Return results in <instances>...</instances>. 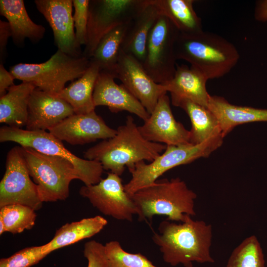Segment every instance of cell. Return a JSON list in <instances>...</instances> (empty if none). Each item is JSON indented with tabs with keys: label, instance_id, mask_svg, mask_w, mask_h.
<instances>
[{
	"label": "cell",
	"instance_id": "31",
	"mask_svg": "<svg viewBox=\"0 0 267 267\" xmlns=\"http://www.w3.org/2000/svg\"><path fill=\"white\" fill-rule=\"evenodd\" d=\"M105 248L109 267H159L140 253L125 251L118 241L106 243Z\"/></svg>",
	"mask_w": 267,
	"mask_h": 267
},
{
	"label": "cell",
	"instance_id": "24",
	"mask_svg": "<svg viewBox=\"0 0 267 267\" xmlns=\"http://www.w3.org/2000/svg\"><path fill=\"white\" fill-rule=\"evenodd\" d=\"M108 223L100 216L84 218L67 223L56 230L53 238L43 245V252L47 255L52 252L98 233Z\"/></svg>",
	"mask_w": 267,
	"mask_h": 267
},
{
	"label": "cell",
	"instance_id": "26",
	"mask_svg": "<svg viewBox=\"0 0 267 267\" xmlns=\"http://www.w3.org/2000/svg\"><path fill=\"white\" fill-rule=\"evenodd\" d=\"M90 62L89 67L80 78L56 94L68 102L76 114L88 113L95 107L93 93L100 71L97 65Z\"/></svg>",
	"mask_w": 267,
	"mask_h": 267
},
{
	"label": "cell",
	"instance_id": "14",
	"mask_svg": "<svg viewBox=\"0 0 267 267\" xmlns=\"http://www.w3.org/2000/svg\"><path fill=\"white\" fill-rule=\"evenodd\" d=\"M138 128L143 137L151 142L166 145L190 144V131L176 120L167 94L159 98L148 119Z\"/></svg>",
	"mask_w": 267,
	"mask_h": 267
},
{
	"label": "cell",
	"instance_id": "4",
	"mask_svg": "<svg viewBox=\"0 0 267 267\" xmlns=\"http://www.w3.org/2000/svg\"><path fill=\"white\" fill-rule=\"evenodd\" d=\"M138 211V220L150 222L155 215L172 222H183L196 215L197 195L178 177L163 178L143 187L131 196Z\"/></svg>",
	"mask_w": 267,
	"mask_h": 267
},
{
	"label": "cell",
	"instance_id": "11",
	"mask_svg": "<svg viewBox=\"0 0 267 267\" xmlns=\"http://www.w3.org/2000/svg\"><path fill=\"white\" fill-rule=\"evenodd\" d=\"M21 146H15L7 153L5 171L0 182V208L18 204L35 211L43 205L37 184L30 178Z\"/></svg>",
	"mask_w": 267,
	"mask_h": 267
},
{
	"label": "cell",
	"instance_id": "37",
	"mask_svg": "<svg viewBox=\"0 0 267 267\" xmlns=\"http://www.w3.org/2000/svg\"><path fill=\"white\" fill-rule=\"evenodd\" d=\"M254 17L258 21L267 23V0H261L256 2Z\"/></svg>",
	"mask_w": 267,
	"mask_h": 267
},
{
	"label": "cell",
	"instance_id": "9",
	"mask_svg": "<svg viewBox=\"0 0 267 267\" xmlns=\"http://www.w3.org/2000/svg\"><path fill=\"white\" fill-rule=\"evenodd\" d=\"M179 34L171 20L162 14L150 32L142 66L158 84L167 83L175 75L177 60L175 45Z\"/></svg>",
	"mask_w": 267,
	"mask_h": 267
},
{
	"label": "cell",
	"instance_id": "18",
	"mask_svg": "<svg viewBox=\"0 0 267 267\" xmlns=\"http://www.w3.org/2000/svg\"><path fill=\"white\" fill-rule=\"evenodd\" d=\"M111 74L100 71L93 93L94 106H106L113 113L127 111L144 122L150 114L139 101L123 85L117 84Z\"/></svg>",
	"mask_w": 267,
	"mask_h": 267
},
{
	"label": "cell",
	"instance_id": "36",
	"mask_svg": "<svg viewBox=\"0 0 267 267\" xmlns=\"http://www.w3.org/2000/svg\"><path fill=\"white\" fill-rule=\"evenodd\" d=\"M14 78L7 71L2 63L0 65V96L5 94L7 89L14 85Z\"/></svg>",
	"mask_w": 267,
	"mask_h": 267
},
{
	"label": "cell",
	"instance_id": "28",
	"mask_svg": "<svg viewBox=\"0 0 267 267\" xmlns=\"http://www.w3.org/2000/svg\"><path fill=\"white\" fill-rule=\"evenodd\" d=\"M129 23L119 25L110 31L98 44L90 61L97 65L100 71L112 75Z\"/></svg>",
	"mask_w": 267,
	"mask_h": 267
},
{
	"label": "cell",
	"instance_id": "7",
	"mask_svg": "<svg viewBox=\"0 0 267 267\" xmlns=\"http://www.w3.org/2000/svg\"><path fill=\"white\" fill-rule=\"evenodd\" d=\"M21 149L42 202L66 200L69 196L70 182L79 179L73 164L63 158L45 154L30 147L21 146Z\"/></svg>",
	"mask_w": 267,
	"mask_h": 267
},
{
	"label": "cell",
	"instance_id": "30",
	"mask_svg": "<svg viewBox=\"0 0 267 267\" xmlns=\"http://www.w3.org/2000/svg\"><path fill=\"white\" fill-rule=\"evenodd\" d=\"M37 215L32 208L21 204L8 205L0 208V219L5 232L20 233L33 228Z\"/></svg>",
	"mask_w": 267,
	"mask_h": 267
},
{
	"label": "cell",
	"instance_id": "22",
	"mask_svg": "<svg viewBox=\"0 0 267 267\" xmlns=\"http://www.w3.org/2000/svg\"><path fill=\"white\" fill-rule=\"evenodd\" d=\"M0 13L8 20L13 42L17 45H22L26 38L37 43L43 38L45 28L31 20L23 0H0Z\"/></svg>",
	"mask_w": 267,
	"mask_h": 267
},
{
	"label": "cell",
	"instance_id": "10",
	"mask_svg": "<svg viewBox=\"0 0 267 267\" xmlns=\"http://www.w3.org/2000/svg\"><path fill=\"white\" fill-rule=\"evenodd\" d=\"M144 0H89L87 43L83 55L89 59L102 38L117 26L129 23Z\"/></svg>",
	"mask_w": 267,
	"mask_h": 267
},
{
	"label": "cell",
	"instance_id": "5",
	"mask_svg": "<svg viewBox=\"0 0 267 267\" xmlns=\"http://www.w3.org/2000/svg\"><path fill=\"white\" fill-rule=\"evenodd\" d=\"M90 59L73 56L57 49L51 57L39 64L19 63L11 66L9 72L14 79L32 83L44 91L57 94L66 83L80 78L90 65Z\"/></svg>",
	"mask_w": 267,
	"mask_h": 267
},
{
	"label": "cell",
	"instance_id": "34",
	"mask_svg": "<svg viewBox=\"0 0 267 267\" xmlns=\"http://www.w3.org/2000/svg\"><path fill=\"white\" fill-rule=\"evenodd\" d=\"M84 254L88 260V267H109L105 245L94 240L87 242Z\"/></svg>",
	"mask_w": 267,
	"mask_h": 267
},
{
	"label": "cell",
	"instance_id": "15",
	"mask_svg": "<svg viewBox=\"0 0 267 267\" xmlns=\"http://www.w3.org/2000/svg\"><path fill=\"white\" fill-rule=\"evenodd\" d=\"M36 6L51 27L58 49L73 56H81L72 16V0H36Z\"/></svg>",
	"mask_w": 267,
	"mask_h": 267
},
{
	"label": "cell",
	"instance_id": "38",
	"mask_svg": "<svg viewBox=\"0 0 267 267\" xmlns=\"http://www.w3.org/2000/svg\"><path fill=\"white\" fill-rule=\"evenodd\" d=\"M4 232L5 230L4 223L0 219V235L2 234Z\"/></svg>",
	"mask_w": 267,
	"mask_h": 267
},
{
	"label": "cell",
	"instance_id": "20",
	"mask_svg": "<svg viewBox=\"0 0 267 267\" xmlns=\"http://www.w3.org/2000/svg\"><path fill=\"white\" fill-rule=\"evenodd\" d=\"M207 81L198 71L181 64L176 66L173 78L163 85L171 94L172 104L182 99H187L208 107L211 95L207 90Z\"/></svg>",
	"mask_w": 267,
	"mask_h": 267
},
{
	"label": "cell",
	"instance_id": "21",
	"mask_svg": "<svg viewBox=\"0 0 267 267\" xmlns=\"http://www.w3.org/2000/svg\"><path fill=\"white\" fill-rule=\"evenodd\" d=\"M208 108L218 120L223 138L239 125L267 122V109L234 105L222 96L211 95Z\"/></svg>",
	"mask_w": 267,
	"mask_h": 267
},
{
	"label": "cell",
	"instance_id": "8",
	"mask_svg": "<svg viewBox=\"0 0 267 267\" xmlns=\"http://www.w3.org/2000/svg\"><path fill=\"white\" fill-rule=\"evenodd\" d=\"M0 141L14 142L22 147H30L42 153L68 160L77 171L79 179L85 185L95 184L102 179L104 169L100 163L76 156L64 146L62 141L49 132L3 126L0 129Z\"/></svg>",
	"mask_w": 267,
	"mask_h": 267
},
{
	"label": "cell",
	"instance_id": "33",
	"mask_svg": "<svg viewBox=\"0 0 267 267\" xmlns=\"http://www.w3.org/2000/svg\"><path fill=\"white\" fill-rule=\"evenodd\" d=\"M89 0H73L75 8L73 15L76 37L78 44L85 45L87 43V26L89 16Z\"/></svg>",
	"mask_w": 267,
	"mask_h": 267
},
{
	"label": "cell",
	"instance_id": "1",
	"mask_svg": "<svg viewBox=\"0 0 267 267\" xmlns=\"http://www.w3.org/2000/svg\"><path fill=\"white\" fill-rule=\"evenodd\" d=\"M152 236L159 247L164 261L172 266L182 264L193 267V263H213L211 255L212 227L202 220L187 216L184 222L176 223L167 219L158 226Z\"/></svg>",
	"mask_w": 267,
	"mask_h": 267
},
{
	"label": "cell",
	"instance_id": "16",
	"mask_svg": "<svg viewBox=\"0 0 267 267\" xmlns=\"http://www.w3.org/2000/svg\"><path fill=\"white\" fill-rule=\"evenodd\" d=\"M48 131L60 140L72 145L107 139L117 133V130L107 126L94 110L84 114H74Z\"/></svg>",
	"mask_w": 267,
	"mask_h": 267
},
{
	"label": "cell",
	"instance_id": "13",
	"mask_svg": "<svg viewBox=\"0 0 267 267\" xmlns=\"http://www.w3.org/2000/svg\"><path fill=\"white\" fill-rule=\"evenodd\" d=\"M112 75L121 81L149 114L159 98L168 92L166 87L156 83L139 61L122 49Z\"/></svg>",
	"mask_w": 267,
	"mask_h": 267
},
{
	"label": "cell",
	"instance_id": "35",
	"mask_svg": "<svg viewBox=\"0 0 267 267\" xmlns=\"http://www.w3.org/2000/svg\"><path fill=\"white\" fill-rule=\"evenodd\" d=\"M12 33L8 22L0 21V61L3 58L6 49L7 41Z\"/></svg>",
	"mask_w": 267,
	"mask_h": 267
},
{
	"label": "cell",
	"instance_id": "2",
	"mask_svg": "<svg viewBox=\"0 0 267 267\" xmlns=\"http://www.w3.org/2000/svg\"><path fill=\"white\" fill-rule=\"evenodd\" d=\"M167 145L148 141L140 134L132 116L117 129L116 135L103 140L84 153L85 159L101 163L104 170L121 176L125 167L129 169L142 161H153Z\"/></svg>",
	"mask_w": 267,
	"mask_h": 267
},
{
	"label": "cell",
	"instance_id": "19",
	"mask_svg": "<svg viewBox=\"0 0 267 267\" xmlns=\"http://www.w3.org/2000/svg\"><path fill=\"white\" fill-rule=\"evenodd\" d=\"M160 15L152 0H144L143 5L129 24L121 49L134 56L142 65L148 36Z\"/></svg>",
	"mask_w": 267,
	"mask_h": 267
},
{
	"label": "cell",
	"instance_id": "23",
	"mask_svg": "<svg viewBox=\"0 0 267 267\" xmlns=\"http://www.w3.org/2000/svg\"><path fill=\"white\" fill-rule=\"evenodd\" d=\"M36 88L31 83L10 87L0 97V122L8 126L21 128L26 126L28 116V104L31 95Z\"/></svg>",
	"mask_w": 267,
	"mask_h": 267
},
{
	"label": "cell",
	"instance_id": "29",
	"mask_svg": "<svg viewBox=\"0 0 267 267\" xmlns=\"http://www.w3.org/2000/svg\"><path fill=\"white\" fill-rule=\"evenodd\" d=\"M226 267H265L264 253L257 237L248 236L235 247Z\"/></svg>",
	"mask_w": 267,
	"mask_h": 267
},
{
	"label": "cell",
	"instance_id": "12",
	"mask_svg": "<svg viewBox=\"0 0 267 267\" xmlns=\"http://www.w3.org/2000/svg\"><path fill=\"white\" fill-rule=\"evenodd\" d=\"M79 193L101 213L116 220L132 222L133 216L138 214L122 178L113 173H108L105 178L95 184L82 186Z\"/></svg>",
	"mask_w": 267,
	"mask_h": 267
},
{
	"label": "cell",
	"instance_id": "27",
	"mask_svg": "<svg viewBox=\"0 0 267 267\" xmlns=\"http://www.w3.org/2000/svg\"><path fill=\"white\" fill-rule=\"evenodd\" d=\"M160 14L166 16L179 33L194 35L203 31L202 20L193 7V0H152Z\"/></svg>",
	"mask_w": 267,
	"mask_h": 267
},
{
	"label": "cell",
	"instance_id": "32",
	"mask_svg": "<svg viewBox=\"0 0 267 267\" xmlns=\"http://www.w3.org/2000/svg\"><path fill=\"white\" fill-rule=\"evenodd\" d=\"M43 245L25 248L7 258L0 260V267H31L47 255L43 252Z\"/></svg>",
	"mask_w": 267,
	"mask_h": 267
},
{
	"label": "cell",
	"instance_id": "6",
	"mask_svg": "<svg viewBox=\"0 0 267 267\" xmlns=\"http://www.w3.org/2000/svg\"><path fill=\"white\" fill-rule=\"evenodd\" d=\"M223 138H215L197 145H167L164 152L150 163L140 161L129 169L132 178L124 185L126 192L131 196L139 189L155 182L167 171L208 157L222 145Z\"/></svg>",
	"mask_w": 267,
	"mask_h": 267
},
{
	"label": "cell",
	"instance_id": "25",
	"mask_svg": "<svg viewBox=\"0 0 267 267\" xmlns=\"http://www.w3.org/2000/svg\"><path fill=\"white\" fill-rule=\"evenodd\" d=\"M172 104L182 109L189 117L190 144L197 145L213 138H223L218 120L208 107L187 99H180Z\"/></svg>",
	"mask_w": 267,
	"mask_h": 267
},
{
	"label": "cell",
	"instance_id": "17",
	"mask_svg": "<svg viewBox=\"0 0 267 267\" xmlns=\"http://www.w3.org/2000/svg\"><path fill=\"white\" fill-rule=\"evenodd\" d=\"M74 114L73 108L65 100L36 88L29 101L26 130H49Z\"/></svg>",
	"mask_w": 267,
	"mask_h": 267
},
{
	"label": "cell",
	"instance_id": "3",
	"mask_svg": "<svg viewBox=\"0 0 267 267\" xmlns=\"http://www.w3.org/2000/svg\"><path fill=\"white\" fill-rule=\"evenodd\" d=\"M177 59H182L207 79L222 77L237 64L238 50L222 36L202 31L194 35L179 34L175 45Z\"/></svg>",
	"mask_w": 267,
	"mask_h": 267
}]
</instances>
